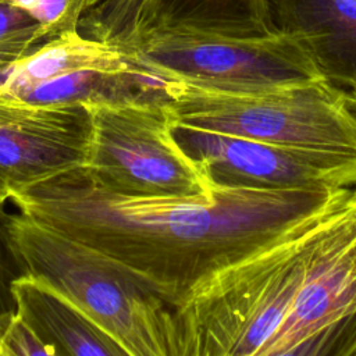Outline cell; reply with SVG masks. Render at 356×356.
<instances>
[{"instance_id": "8fae6325", "label": "cell", "mask_w": 356, "mask_h": 356, "mask_svg": "<svg viewBox=\"0 0 356 356\" xmlns=\"http://www.w3.org/2000/svg\"><path fill=\"white\" fill-rule=\"evenodd\" d=\"M79 71L96 72L115 81H138L139 85L142 78L139 67L125 50L86 38L76 31H67L3 70L0 92L25 97L44 81Z\"/></svg>"}, {"instance_id": "ac0fdd59", "label": "cell", "mask_w": 356, "mask_h": 356, "mask_svg": "<svg viewBox=\"0 0 356 356\" xmlns=\"http://www.w3.org/2000/svg\"><path fill=\"white\" fill-rule=\"evenodd\" d=\"M10 211H0V317L11 313H18V302L15 295V284L28 277L25 264L15 250L10 229Z\"/></svg>"}, {"instance_id": "3957f363", "label": "cell", "mask_w": 356, "mask_h": 356, "mask_svg": "<svg viewBox=\"0 0 356 356\" xmlns=\"http://www.w3.org/2000/svg\"><path fill=\"white\" fill-rule=\"evenodd\" d=\"M142 79L167 100L177 127L356 157V110L349 95L328 81L243 93L163 67L145 70Z\"/></svg>"}, {"instance_id": "52a82bcc", "label": "cell", "mask_w": 356, "mask_h": 356, "mask_svg": "<svg viewBox=\"0 0 356 356\" xmlns=\"http://www.w3.org/2000/svg\"><path fill=\"white\" fill-rule=\"evenodd\" d=\"M174 134L211 186L307 192L356 188V157L177 125Z\"/></svg>"}, {"instance_id": "7c38bea8", "label": "cell", "mask_w": 356, "mask_h": 356, "mask_svg": "<svg viewBox=\"0 0 356 356\" xmlns=\"http://www.w3.org/2000/svg\"><path fill=\"white\" fill-rule=\"evenodd\" d=\"M18 314L61 356H132L72 302L31 275L15 284Z\"/></svg>"}, {"instance_id": "5b68a950", "label": "cell", "mask_w": 356, "mask_h": 356, "mask_svg": "<svg viewBox=\"0 0 356 356\" xmlns=\"http://www.w3.org/2000/svg\"><path fill=\"white\" fill-rule=\"evenodd\" d=\"M331 216L218 274L184 307L200 356H256L264 348L285 320Z\"/></svg>"}, {"instance_id": "d6986e66", "label": "cell", "mask_w": 356, "mask_h": 356, "mask_svg": "<svg viewBox=\"0 0 356 356\" xmlns=\"http://www.w3.org/2000/svg\"><path fill=\"white\" fill-rule=\"evenodd\" d=\"M0 356H61L18 313L0 317Z\"/></svg>"}, {"instance_id": "5bb4252c", "label": "cell", "mask_w": 356, "mask_h": 356, "mask_svg": "<svg viewBox=\"0 0 356 356\" xmlns=\"http://www.w3.org/2000/svg\"><path fill=\"white\" fill-rule=\"evenodd\" d=\"M47 40V32L31 14L0 4V71L28 57Z\"/></svg>"}, {"instance_id": "9c48e42d", "label": "cell", "mask_w": 356, "mask_h": 356, "mask_svg": "<svg viewBox=\"0 0 356 356\" xmlns=\"http://www.w3.org/2000/svg\"><path fill=\"white\" fill-rule=\"evenodd\" d=\"M356 313V199L328 220L289 312L256 356H275Z\"/></svg>"}, {"instance_id": "7a4b0ae2", "label": "cell", "mask_w": 356, "mask_h": 356, "mask_svg": "<svg viewBox=\"0 0 356 356\" xmlns=\"http://www.w3.org/2000/svg\"><path fill=\"white\" fill-rule=\"evenodd\" d=\"M11 242L28 274L79 307L132 356H200L188 313L120 261L10 213Z\"/></svg>"}, {"instance_id": "4fadbf2b", "label": "cell", "mask_w": 356, "mask_h": 356, "mask_svg": "<svg viewBox=\"0 0 356 356\" xmlns=\"http://www.w3.org/2000/svg\"><path fill=\"white\" fill-rule=\"evenodd\" d=\"M167 0H68L57 35H81L120 47L128 54L163 22ZM7 4V0H0Z\"/></svg>"}, {"instance_id": "d4e9b609", "label": "cell", "mask_w": 356, "mask_h": 356, "mask_svg": "<svg viewBox=\"0 0 356 356\" xmlns=\"http://www.w3.org/2000/svg\"><path fill=\"white\" fill-rule=\"evenodd\" d=\"M353 356H356V352H355V353H353Z\"/></svg>"}, {"instance_id": "9a60e30c", "label": "cell", "mask_w": 356, "mask_h": 356, "mask_svg": "<svg viewBox=\"0 0 356 356\" xmlns=\"http://www.w3.org/2000/svg\"><path fill=\"white\" fill-rule=\"evenodd\" d=\"M178 19L253 21L274 25L259 14L254 0H167L163 22Z\"/></svg>"}, {"instance_id": "e0dca14e", "label": "cell", "mask_w": 356, "mask_h": 356, "mask_svg": "<svg viewBox=\"0 0 356 356\" xmlns=\"http://www.w3.org/2000/svg\"><path fill=\"white\" fill-rule=\"evenodd\" d=\"M356 352V313L313 334L275 356H353Z\"/></svg>"}, {"instance_id": "277c9868", "label": "cell", "mask_w": 356, "mask_h": 356, "mask_svg": "<svg viewBox=\"0 0 356 356\" xmlns=\"http://www.w3.org/2000/svg\"><path fill=\"white\" fill-rule=\"evenodd\" d=\"M129 57L140 72L163 67L231 92L260 93L328 81L295 35L253 21L163 22Z\"/></svg>"}, {"instance_id": "ffe728a7", "label": "cell", "mask_w": 356, "mask_h": 356, "mask_svg": "<svg viewBox=\"0 0 356 356\" xmlns=\"http://www.w3.org/2000/svg\"><path fill=\"white\" fill-rule=\"evenodd\" d=\"M67 4L68 0H39L36 8L31 14L42 24L50 39L57 36V28L67 10Z\"/></svg>"}, {"instance_id": "30bf717a", "label": "cell", "mask_w": 356, "mask_h": 356, "mask_svg": "<svg viewBox=\"0 0 356 356\" xmlns=\"http://www.w3.org/2000/svg\"><path fill=\"white\" fill-rule=\"evenodd\" d=\"M273 24L309 49L334 86L356 102V0H268Z\"/></svg>"}, {"instance_id": "ba28073f", "label": "cell", "mask_w": 356, "mask_h": 356, "mask_svg": "<svg viewBox=\"0 0 356 356\" xmlns=\"http://www.w3.org/2000/svg\"><path fill=\"white\" fill-rule=\"evenodd\" d=\"M90 146L82 102L38 103L0 92V199L85 168Z\"/></svg>"}, {"instance_id": "44dd1931", "label": "cell", "mask_w": 356, "mask_h": 356, "mask_svg": "<svg viewBox=\"0 0 356 356\" xmlns=\"http://www.w3.org/2000/svg\"><path fill=\"white\" fill-rule=\"evenodd\" d=\"M254 4L257 7L259 14L268 22L273 24L271 21V14H270V1L268 0H254Z\"/></svg>"}, {"instance_id": "6da1fadb", "label": "cell", "mask_w": 356, "mask_h": 356, "mask_svg": "<svg viewBox=\"0 0 356 356\" xmlns=\"http://www.w3.org/2000/svg\"><path fill=\"white\" fill-rule=\"evenodd\" d=\"M353 189L213 186L195 197L125 196L78 168L10 202L32 221L129 267L185 307L218 274L341 210Z\"/></svg>"}, {"instance_id": "603a6c76", "label": "cell", "mask_w": 356, "mask_h": 356, "mask_svg": "<svg viewBox=\"0 0 356 356\" xmlns=\"http://www.w3.org/2000/svg\"><path fill=\"white\" fill-rule=\"evenodd\" d=\"M355 199H356V188H355Z\"/></svg>"}, {"instance_id": "7402d4cb", "label": "cell", "mask_w": 356, "mask_h": 356, "mask_svg": "<svg viewBox=\"0 0 356 356\" xmlns=\"http://www.w3.org/2000/svg\"><path fill=\"white\" fill-rule=\"evenodd\" d=\"M7 203H8V200L0 199V211H3L4 209H7Z\"/></svg>"}, {"instance_id": "8992f818", "label": "cell", "mask_w": 356, "mask_h": 356, "mask_svg": "<svg viewBox=\"0 0 356 356\" xmlns=\"http://www.w3.org/2000/svg\"><path fill=\"white\" fill-rule=\"evenodd\" d=\"M92 121L85 172L125 196L195 197L213 192L206 174L175 138V118L160 96L82 100Z\"/></svg>"}, {"instance_id": "cb8c5ba5", "label": "cell", "mask_w": 356, "mask_h": 356, "mask_svg": "<svg viewBox=\"0 0 356 356\" xmlns=\"http://www.w3.org/2000/svg\"><path fill=\"white\" fill-rule=\"evenodd\" d=\"M353 107H355V110H356V102H355V104H353Z\"/></svg>"}, {"instance_id": "2e32d148", "label": "cell", "mask_w": 356, "mask_h": 356, "mask_svg": "<svg viewBox=\"0 0 356 356\" xmlns=\"http://www.w3.org/2000/svg\"><path fill=\"white\" fill-rule=\"evenodd\" d=\"M106 81L117 82L115 79L90 71L63 74L39 83L22 99L38 103H61L102 97L106 95L97 90V88Z\"/></svg>"}]
</instances>
